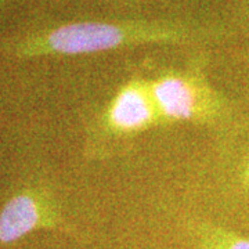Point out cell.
Listing matches in <instances>:
<instances>
[{
	"mask_svg": "<svg viewBox=\"0 0 249 249\" xmlns=\"http://www.w3.org/2000/svg\"><path fill=\"white\" fill-rule=\"evenodd\" d=\"M178 226L194 249H249V238L198 214H181Z\"/></svg>",
	"mask_w": 249,
	"mask_h": 249,
	"instance_id": "8992f818",
	"label": "cell"
},
{
	"mask_svg": "<svg viewBox=\"0 0 249 249\" xmlns=\"http://www.w3.org/2000/svg\"><path fill=\"white\" fill-rule=\"evenodd\" d=\"M224 27L196 17L89 18L60 24L21 45L24 53L65 55L106 53L140 46L204 47L220 39Z\"/></svg>",
	"mask_w": 249,
	"mask_h": 249,
	"instance_id": "6da1fadb",
	"label": "cell"
},
{
	"mask_svg": "<svg viewBox=\"0 0 249 249\" xmlns=\"http://www.w3.org/2000/svg\"><path fill=\"white\" fill-rule=\"evenodd\" d=\"M46 208L31 194L13 196L0 212V242L10 244L40 226H52Z\"/></svg>",
	"mask_w": 249,
	"mask_h": 249,
	"instance_id": "5b68a950",
	"label": "cell"
},
{
	"mask_svg": "<svg viewBox=\"0 0 249 249\" xmlns=\"http://www.w3.org/2000/svg\"><path fill=\"white\" fill-rule=\"evenodd\" d=\"M208 53L196 47L180 65L147 73L160 124H193L222 133L235 121L234 107L208 79Z\"/></svg>",
	"mask_w": 249,
	"mask_h": 249,
	"instance_id": "7a4b0ae2",
	"label": "cell"
},
{
	"mask_svg": "<svg viewBox=\"0 0 249 249\" xmlns=\"http://www.w3.org/2000/svg\"><path fill=\"white\" fill-rule=\"evenodd\" d=\"M220 134L222 145L202 172L209 178L205 181L229 201L249 202V129L238 130L232 124Z\"/></svg>",
	"mask_w": 249,
	"mask_h": 249,
	"instance_id": "277c9868",
	"label": "cell"
},
{
	"mask_svg": "<svg viewBox=\"0 0 249 249\" xmlns=\"http://www.w3.org/2000/svg\"><path fill=\"white\" fill-rule=\"evenodd\" d=\"M116 1H124V3H168L170 0H116Z\"/></svg>",
	"mask_w": 249,
	"mask_h": 249,
	"instance_id": "52a82bcc",
	"label": "cell"
},
{
	"mask_svg": "<svg viewBox=\"0 0 249 249\" xmlns=\"http://www.w3.org/2000/svg\"><path fill=\"white\" fill-rule=\"evenodd\" d=\"M160 126L147 73H130L89 121V155L107 157L122 151L137 137Z\"/></svg>",
	"mask_w": 249,
	"mask_h": 249,
	"instance_id": "3957f363",
	"label": "cell"
}]
</instances>
